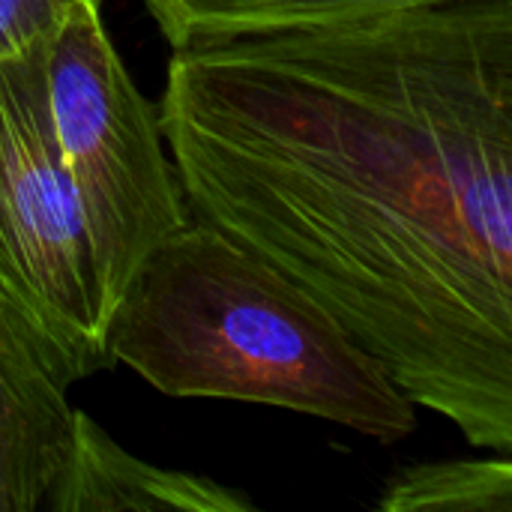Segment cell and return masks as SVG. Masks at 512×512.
Wrapping results in <instances>:
<instances>
[{"mask_svg": "<svg viewBox=\"0 0 512 512\" xmlns=\"http://www.w3.org/2000/svg\"><path fill=\"white\" fill-rule=\"evenodd\" d=\"M186 207L474 447L512 450V0L171 48Z\"/></svg>", "mask_w": 512, "mask_h": 512, "instance_id": "obj_1", "label": "cell"}, {"mask_svg": "<svg viewBox=\"0 0 512 512\" xmlns=\"http://www.w3.org/2000/svg\"><path fill=\"white\" fill-rule=\"evenodd\" d=\"M105 354L174 399L285 408L381 444L417 429V405L330 309L201 219L135 270L111 306Z\"/></svg>", "mask_w": 512, "mask_h": 512, "instance_id": "obj_2", "label": "cell"}, {"mask_svg": "<svg viewBox=\"0 0 512 512\" xmlns=\"http://www.w3.org/2000/svg\"><path fill=\"white\" fill-rule=\"evenodd\" d=\"M378 507L384 512H512L510 456L402 468L387 480Z\"/></svg>", "mask_w": 512, "mask_h": 512, "instance_id": "obj_8", "label": "cell"}, {"mask_svg": "<svg viewBox=\"0 0 512 512\" xmlns=\"http://www.w3.org/2000/svg\"><path fill=\"white\" fill-rule=\"evenodd\" d=\"M78 381L57 348L0 294V512H42L66 459Z\"/></svg>", "mask_w": 512, "mask_h": 512, "instance_id": "obj_5", "label": "cell"}, {"mask_svg": "<svg viewBox=\"0 0 512 512\" xmlns=\"http://www.w3.org/2000/svg\"><path fill=\"white\" fill-rule=\"evenodd\" d=\"M255 504L189 471L150 465L123 450L90 414L72 411L66 459L42 512H246Z\"/></svg>", "mask_w": 512, "mask_h": 512, "instance_id": "obj_6", "label": "cell"}, {"mask_svg": "<svg viewBox=\"0 0 512 512\" xmlns=\"http://www.w3.org/2000/svg\"><path fill=\"white\" fill-rule=\"evenodd\" d=\"M84 12H102V0H0V60L45 48Z\"/></svg>", "mask_w": 512, "mask_h": 512, "instance_id": "obj_9", "label": "cell"}, {"mask_svg": "<svg viewBox=\"0 0 512 512\" xmlns=\"http://www.w3.org/2000/svg\"><path fill=\"white\" fill-rule=\"evenodd\" d=\"M444 0H144L171 48L318 27Z\"/></svg>", "mask_w": 512, "mask_h": 512, "instance_id": "obj_7", "label": "cell"}, {"mask_svg": "<svg viewBox=\"0 0 512 512\" xmlns=\"http://www.w3.org/2000/svg\"><path fill=\"white\" fill-rule=\"evenodd\" d=\"M45 93L57 150L114 306L144 258L192 219L159 108L123 66L102 12L69 18L48 42Z\"/></svg>", "mask_w": 512, "mask_h": 512, "instance_id": "obj_3", "label": "cell"}, {"mask_svg": "<svg viewBox=\"0 0 512 512\" xmlns=\"http://www.w3.org/2000/svg\"><path fill=\"white\" fill-rule=\"evenodd\" d=\"M45 48L0 60V294L81 381L111 366V303L84 207L57 150Z\"/></svg>", "mask_w": 512, "mask_h": 512, "instance_id": "obj_4", "label": "cell"}]
</instances>
